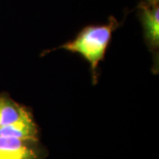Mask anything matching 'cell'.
I'll list each match as a JSON object with an SVG mask.
<instances>
[{
	"label": "cell",
	"instance_id": "4",
	"mask_svg": "<svg viewBox=\"0 0 159 159\" xmlns=\"http://www.w3.org/2000/svg\"><path fill=\"white\" fill-rule=\"evenodd\" d=\"M137 11L147 46L154 55L158 56L159 4H147L140 1Z\"/></svg>",
	"mask_w": 159,
	"mask_h": 159
},
{
	"label": "cell",
	"instance_id": "3",
	"mask_svg": "<svg viewBox=\"0 0 159 159\" xmlns=\"http://www.w3.org/2000/svg\"><path fill=\"white\" fill-rule=\"evenodd\" d=\"M47 156L40 139L0 136V159H45Z\"/></svg>",
	"mask_w": 159,
	"mask_h": 159
},
{
	"label": "cell",
	"instance_id": "1",
	"mask_svg": "<svg viewBox=\"0 0 159 159\" xmlns=\"http://www.w3.org/2000/svg\"><path fill=\"white\" fill-rule=\"evenodd\" d=\"M119 26L120 22L114 16L109 18L107 23L86 26L74 39L42 52V56L57 50H65L79 54L89 64L92 84L96 85L99 79L100 63L104 59L112 34Z\"/></svg>",
	"mask_w": 159,
	"mask_h": 159
},
{
	"label": "cell",
	"instance_id": "2",
	"mask_svg": "<svg viewBox=\"0 0 159 159\" xmlns=\"http://www.w3.org/2000/svg\"><path fill=\"white\" fill-rule=\"evenodd\" d=\"M0 136L40 139L31 111L7 94L0 95Z\"/></svg>",
	"mask_w": 159,
	"mask_h": 159
},
{
	"label": "cell",
	"instance_id": "5",
	"mask_svg": "<svg viewBox=\"0 0 159 159\" xmlns=\"http://www.w3.org/2000/svg\"><path fill=\"white\" fill-rule=\"evenodd\" d=\"M147 4H159V0H141Z\"/></svg>",
	"mask_w": 159,
	"mask_h": 159
}]
</instances>
